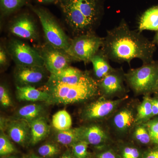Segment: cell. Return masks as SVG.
Masks as SVG:
<instances>
[{
	"mask_svg": "<svg viewBox=\"0 0 158 158\" xmlns=\"http://www.w3.org/2000/svg\"><path fill=\"white\" fill-rule=\"evenodd\" d=\"M101 50L113 62L130 64L133 59H138L146 64L154 61L156 47L153 41L144 37L138 30H131L123 20L118 26L107 31Z\"/></svg>",
	"mask_w": 158,
	"mask_h": 158,
	"instance_id": "1",
	"label": "cell"
},
{
	"mask_svg": "<svg viewBox=\"0 0 158 158\" xmlns=\"http://www.w3.org/2000/svg\"><path fill=\"white\" fill-rule=\"evenodd\" d=\"M45 90L50 96L48 103L67 105L86 101L100 94L98 82L87 72L81 81L66 84L49 78Z\"/></svg>",
	"mask_w": 158,
	"mask_h": 158,
	"instance_id": "2",
	"label": "cell"
},
{
	"mask_svg": "<svg viewBox=\"0 0 158 158\" xmlns=\"http://www.w3.org/2000/svg\"><path fill=\"white\" fill-rule=\"evenodd\" d=\"M60 7L66 22L79 35L91 33L101 14L100 0H62Z\"/></svg>",
	"mask_w": 158,
	"mask_h": 158,
	"instance_id": "3",
	"label": "cell"
},
{
	"mask_svg": "<svg viewBox=\"0 0 158 158\" xmlns=\"http://www.w3.org/2000/svg\"><path fill=\"white\" fill-rule=\"evenodd\" d=\"M158 76V62L154 61L125 73V81L137 94L149 95L155 93Z\"/></svg>",
	"mask_w": 158,
	"mask_h": 158,
	"instance_id": "4",
	"label": "cell"
},
{
	"mask_svg": "<svg viewBox=\"0 0 158 158\" xmlns=\"http://www.w3.org/2000/svg\"><path fill=\"white\" fill-rule=\"evenodd\" d=\"M31 7L41 23L48 44L66 52L71 41L54 16L45 9Z\"/></svg>",
	"mask_w": 158,
	"mask_h": 158,
	"instance_id": "5",
	"label": "cell"
},
{
	"mask_svg": "<svg viewBox=\"0 0 158 158\" xmlns=\"http://www.w3.org/2000/svg\"><path fill=\"white\" fill-rule=\"evenodd\" d=\"M103 41V38L92 32L79 35L71 41L70 46L65 52L72 60L88 63L100 50Z\"/></svg>",
	"mask_w": 158,
	"mask_h": 158,
	"instance_id": "6",
	"label": "cell"
},
{
	"mask_svg": "<svg viewBox=\"0 0 158 158\" xmlns=\"http://www.w3.org/2000/svg\"><path fill=\"white\" fill-rule=\"evenodd\" d=\"M7 50L16 65L44 66L39 51L19 40H10Z\"/></svg>",
	"mask_w": 158,
	"mask_h": 158,
	"instance_id": "7",
	"label": "cell"
},
{
	"mask_svg": "<svg viewBox=\"0 0 158 158\" xmlns=\"http://www.w3.org/2000/svg\"><path fill=\"white\" fill-rule=\"evenodd\" d=\"M127 98L125 96L116 99H111L102 96L85 107L82 113V117L89 121L108 118L113 115Z\"/></svg>",
	"mask_w": 158,
	"mask_h": 158,
	"instance_id": "8",
	"label": "cell"
},
{
	"mask_svg": "<svg viewBox=\"0 0 158 158\" xmlns=\"http://www.w3.org/2000/svg\"><path fill=\"white\" fill-rule=\"evenodd\" d=\"M125 73L122 69H114L100 81H98L100 94L108 98L125 96L126 89L124 82Z\"/></svg>",
	"mask_w": 158,
	"mask_h": 158,
	"instance_id": "9",
	"label": "cell"
},
{
	"mask_svg": "<svg viewBox=\"0 0 158 158\" xmlns=\"http://www.w3.org/2000/svg\"><path fill=\"white\" fill-rule=\"evenodd\" d=\"M39 52L43 59L44 66L51 74L57 73L67 68L73 61L65 51L48 44L44 46Z\"/></svg>",
	"mask_w": 158,
	"mask_h": 158,
	"instance_id": "10",
	"label": "cell"
},
{
	"mask_svg": "<svg viewBox=\"0 0 158 158\" xmlns=\"http://www.w3.org/2000/svg\"><path fill=\"white\" fill-rule=\"evenodd\" d=\"M136 110L127 105L118 110L111 116V126L118 135L124 136L131 131L135 126Z\"/></svg>",
	"mask_w": 158,
	"mask_h": 158,
	"instance_id": "11",
	"label": "cell"
},
{
	"mask_svg": "<svg viewBox=\"0 0 158 158\" xmlns=\"http://www.w3.org/2000/svg\"><path fill=\"white\" fill-rule=\"evenodd\" d=\"M9 31L16 37L29 40H36L39 37L37 26L34 20L27 14L15 18L9 27Z\"/></svg>",
	"mask_w": 158,
	"mask_h": 158,
	"instance_id": "12",
	"label": "cell"
},
{
	"mask_svg": "<svg viewBox=\"0 0 158 158\" xmlns=\"http://www.w3.org/2000/svg\"><path fill=\"white\" fill-rule=\"evenodd\" d=\"M47 71L45 66L16 65L14 77L19 86H33L45 80Z\"/></svg>",
	"mask_w": 158,
	"mask_h": 158,
	"instance_id": "13",
	"label": "cell"
},
{
	"mask_svg": "<svg viewBox=\"0 0 158 158\" xmlns=\"http://www.w3.org/2000/svg\"><path fill=\"white\" fill-rule=\"evenodd\" d=\"M81 128V141H86L89 144L99 148L112 143L109 131L99 125L91 124Z\"/></svg>",
	"mask_w": 158,
	"mask_h": 158,
	"instance_id": "14",
	"label": "cell"
},
{
	"mask_svg": "<svg viewBox=\"0 0 158 158\" xmlns=\"http://www.w3.org/2000/svg\"><path fill=\"white\" fill-rule=\"evenodd\" d=\"M8 135L11 140L20 145H25L31 140V125L22 118L10 122L7 127Z\"/></svg>",
	"mask_w": 158,
	"mask_h": 158,
	"instance_id": "15",
	"label": "cell"
},
{
	"mask_svg": "<svg viewBox=\"0 0 158 158\" xmlns=\"http://www.w3.org/2000/svg\"><path fill=\"white\" fill-rule=\"evenodd\" d=\"M16 94L18 99L21 101H44L48 103L50 99L49 94L45 90H38L33 86H17Z\"/></svg>",
	"mask_w": 158,
	"mask_h": 158,
	"instance_id": "16",
	"label": "cell"
},
{
	"mask_svg": "<svg viewBox=\"0 0 158 158\" xmlns=\"http://www.w3.org/2000/svg\"><path fill=\"white\" fill-rule=\"evenodd\" d=\"M87 72V71H82L78 69L69 66L57 73L51 74L49 78L66 84H76L81 81Z\"/></svg>",
	"mask_w": 158,
	"mask_h": 158,
	"instance_id": "17",
	"label": "cell"
},
{
	"mask_svg": "<svg viewBox=\"0 0 158 158\" xmlns=\"http://www.w3.org/2000/svg\"><path fill=\"white\" fill-rule=\"evenodd\" d=\"M158 31V5L148 9L141 15L138 22V31Z\"/></svg>",
	"mask_w": 158,
	"mask_h": 158,
	"instance_id": "18",
	"label": "cell"
},
{
	"mask_svg": "<svg viewBox=\"0 0 158 158\" xmlns=\"http://www.w3.org/2000/svg\"><path fill=\"white\" fill-rule=\"evenodd\" d=\"M109 60L101 50H100L90 60L93 65L94 75L98 81L114 69L110 65Z\"/></svg>",
	"mask_w": 158,
	"mask_h": 158,
	"instance_id": "19",
	"label": "cell"
},
{
	"mask_svg": "<svg viewBox=\"0 0 158 158\" xmlns=\"http://www.w3.org/2000/svg\"><path fill=\"white\" fill-rule=\"evenodd\" d=\"M31 136L30 143L35 145L48 135L50 127L46 120L42 116L34 119L30 123Z\"/></svg>",
	"mask_w": 158,
	"mask_h": 158,
	"instance_id": "20",
	"label": "cell"
},
{
	"mask_svg": "<svg viewBox=\"0 0 158 158\" xmlns=\"http://www.w3.org/2000/svg\"><path fill=\"white\" fill-rule=\"evenodd\" d=\"M153 117L152 98L149 95H144L136 108L135 125L146 123Z\"/></svg>",
	"mask_w": 158,
	"mask_h": 158,
	"instance_id": "21",
	"label": "cell"
},
{
	"mask_svg": "<svg viewBox=\"0 0 158 158\" xmlns=\"http://www.w3.org/2000/svg\"><path fill=\"white\" fill-rule=\"evenodd\" d=\"M56 140L60 144L65 145H72L81 141V127L70 128L63 131H58Z\"/></svg>",
	"mask_w": 158,
	"mask_h": 158,
	"instance_id": "22",
	"label": "cell"
},
{
	"mask_svg": "<svg viewBox=\"0 0 158 158\" xmlns=\"http://www.w3.org/2000/svg\"><path fill=\"white\" fill-rule=\"evenodd\" d=\"M120 158H141L144 150L131 142H120L116 146Z\"/></svg>",
	"mask_w": 158,
	"mask_h": 158,
	"instance_id": "23",
	"label": "cell"
},
{
	"mask_svg": "<svg viewBox=\"0 0 158 158\" xmlns=\"http://www.w3.org/2000/svg\"><path fill=\"white\" fill-rule=\"evenodd\" d=\"M131 131L132 138L138 145L148 147L153 146L149 131L145 123L136 125Z\"/></svg>",
	"mask_w": 158,
	"mask_h": 158,
	"instance_id": "24",
	"label": "cell"
},
{
	"mask_svg": "<svg viewBox=\"0 0 158 158\" xmlns=\"http://www.w3.org/2000/svg\"><path fill=\"white\" fill-rule=\"evenodd\" d=\"M43 110L41 105L33 104L27 105L20 109L18 111L19 118L28 122H31L40 117Z\"/></svg>",
	"mask_w": 158,
	"mask_h": 158,
	"instance_id": "25",
	"label": "cell"
},
{
	"mask_svg": "<svg viewBox=\"0 0 158 158\" xmlns=\"http://www.w3.org/2000/svg\"><path fill=\"white\" fill-rule=\"evenodd\" d=\"M52 121L54 128L58 131H65L71 128V117L66 110H61L54 114Z\"/></svg>",
	"mask_w": 158,
	"mask_h": 158,
	"instance_id": "26",
	"label": "cell"
},
{
	"mask_svg": "<svg viewBox=\"0 0 158 158\" xmlns=\"http://www.w3.org/2000/svg\"><path fill=\"white\" fill-rule=\"evenodd\" d=\"M27 3V0H0L1 14L9 15L17 11Z\"/></svg>",
	"mask_w": 158,
	"mask_h": 158,
	"instance_id": "27",
	"label": "cell"
},
{
	"mask_svg": "<svg viewBox=\"0 0 158 158\" xmlns=\"http://www.w3.org/2000/svg\"><path fill=\"white\" fill-rule=\"evenodd\" d=\"M89 144L86 141H79L72 145L73 156L74 158H90V153L88 151Z\"/></svg>",
	"mask_w": 158,
	"mask_h": 158,
	"instance_id": "28",
	"label": "cell"
},
{
	"mask_svg": "<svg viewBox=\"0 0 158 158\" xmlns=\"http://www.w3.org/2000/svg\"><path fill=\"white\" fill-rule=\"evenodd\" d=\"M144 123L149 131L153 145L158 146V116L153 117Z\"/></svg>",
	"mask_w": 158,
	"mask_h": 158,
	"instance_id": "29",
	"label": "cell"
},
{
	"mask_svg": "<svg viewBox=\"0 0 158 158\" xmlns=\"http://www.w3.org/2000/svg\"><path fill=\"white\" fill-rule=\"evenodd\" d=\"M99 152L94 158H120L116 147H113L111 144L99 148Z\"/></svg>",
	"mask_w": 158,
	"mask_h": 158,
	"instance_id": "30",
	"label": "cell"
},
{
	"mask_svg": "<svg viewBox=\"0 0 158 158\" xmlns=\"http://www.w3.org/2000/svg\"><path fill=\"white\" fill-rule=\"evenodd\" d=\"M60 152V148L56 144L48 143L44 144L38 148L39 154L43 157H52Z\"/></svg>",
	"mask_w": 158,
	"mask_h": 158,
	"instance_id": "31",
	"label": "cell"
},
{
	"mask_svg": "<svg viewBox=\"0 0 158 158\" xmlns=\"http://www.w3.org/2000/svg\"><path fill=\"white\" fill-rule=\"evenodd\" d=\"M14 146L9 141V138L1 133L0 136V155L1 156L7 155L14 152Z\"/></svg>",
	"mask_w": 158,
	"mask_h": 158,
	"instance_id": "32",
	"label": "cell"
},
{
	"mask_svg": "<svg viewBox=\"0 0 158 158\" xmlns=\"http://www.w3.org/2000/svg\"><path fill=\"white\" fill-rule=\"evenodd\" d=\"M0 102L4 107H8L11 106V99L6 87L1 85L0 86Z\"/></svg>",
	"mask_w": 158,
	"mask_h": 158,
	"instance_id": "33",
	"label": "cell"
},
{
	"mask_svg": "<svg viewBox=\"0 0 158 158\" xmlns=\"http://www.w3.org/2000/svg\"><path fill=\"white\" fill-rule=\"evenodd\" d=\"M141 158H158V146L153 145L144 150Z\"/></svg>",
	"mask_w": 158,
	"mask_h": 158,
	"instance_id": "34",
	"label": "cell"
},
{
	"mask_svg": "<svg viewBox=\"0 0 158 158\" xmlns=\"http://www.w3.org/2000/svg\"><path fill=\"white\" fill-rule=\"evenodd\" d=\"M8 54L9 53L7 50H6L1 45L0 48V65L1 66H5L8 63Z\"/></svg>",
	"mask_w": 158,
	"mask_h": 158,
	"instance_id": "35",
	"label": "cell"
},
{
	"mask_svg": "<svg viewBox=\"0 0 158 158\" xmlns=\"http://www.w3.org/2000/svg\"><path fill=\"white\" fill-rule=\"evenodd\" d=\"M153 117L158 116V95L152 98Z\"/></svg>",
	"mask_w": 158,
	"mask_h": 158,
	"instance_id": "36",
	"label": "cell"
},
{
	"mask_svg": "<svg viewBox=\"0 0 158 158\" xmlns=\"http://www.w3.org/2000/svg\"><path fill=\"white\" fill-rule=\"evenodd\" d=\"M37 1L40 4H49V3L60 2L62 0H37Z\"/></svg>",
	"mask_w": 158,
	"mask_h": 158,
	"instance_id": "37",
	"label": "cell"
},
{
	"mask_svg": "<svg viewBox=\"0 0 158 158\" xmlns=\"http://www.w3.org/2000/svg\"><path fill=\"white\" fill-rule=\"evenodd\" d=\"M60 158H74L72 154L69 151L66 152L63 154V155Z\"/></svg>",
	"mask_w": 158,
	"mask_h": 158,
	"instance_id": "38",
	"label": "cell"
},
{
	"mask_svg": "<svg viewBox=\"0 0 158 158\" xmlns=\"http://www.w3.org/2000/svg\"><path fill=\"white\" fill-rule=\"evenodd\" d=\"M153 42L158 46V31L156 33L155 36L154 38Z\"/></svg>",
	"mask_w": 158,
	"mask_h": 158,
	"instance_id": "39",
	"label": "cell"
},
{
	"mask_svg": "<svg viewBox=\"0 0 158 158\" xmlns=\"http://www.w3.org/2000/svg\"><path fill=\"white\" fill-rule=\"evenodd\" d=\"M28 158H41L38 156H36V155L34 154H32L31 155H30Z\"/></svg>",
	"mask_w": 158,
	"mask_h": 158,
	"instance_id": "40",
	"label": "cell"
},
{
	"mask_svg": "<svg viewBox=\"0 0 158 158\" xmlns=\"http://www.w3.org/2000/svg\"><path fill=\"white\" fill-rule=\"evenodd\" d=\"M158 92V76L157 81L156 85L155 91V93H156V92Z\"/></svg>",
	"mask_w": 158,
	"mask_h": 158,
	"instance_id": "41",
	"label": "cell"
},
{
	"mask_svg": "<svg viewBox=\"0 0 158 158\" xmlns=\"http://www.w3.org/2000/svg\"><path fill=\"white\" fill-rule=\"evenodd\" d=\"M17 158L15 157H14V156H10V157H5V158Z\"/></svg>",
	"mask_w": 158,
	"mask_h": 158,
	"instance_id": "42",
	"label": "cell"
},
{
	"mask_svg": "<svg viewBox=\"0 0 158 158\" xmlns=\"http://www.w3.org/2000/svg\"><path fill=\"white\" fill-rule=\"evenodd\" d=\"M156 94V95H158V92H156V93H155Z\"/></svg>",
	"mask_w": 158,
	"mask_h": 158,
	"instance_id": "43",
	"label": "cell"
}]
</instances>
